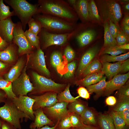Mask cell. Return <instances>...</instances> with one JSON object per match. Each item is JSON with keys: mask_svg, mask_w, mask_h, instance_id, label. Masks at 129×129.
Instances as JSON below:
<instances>
[{"mask_svg": "<svg viewBox=\"0 0 129 129\" xmlns=\"http://www.w3.org/2000/svg\"><path fill=\"white\" fill-rule=\"evenodd\" d=\"M4 105L0 107V117L4 121L11 124L17 129H21V123L27 120L25 115L19 111L12 102L7 98Z\"/></svg>", "mask_w": 129, "mask_h": 129, "instance_id": "cell-4", "label": "cell"}, {"mask_svg": "<svg viewBox=\"0 0 129 129\" xmlns=\"http://www.w3.org/2000/svg\"><path fill=\"white\" fill-rule=\"evenodd\" d=\"M71 127H72L69 114L59 121L57 129H68Z\"/></svg>", "mask_w": 129, "mask_h": 129, "instance_id": "cell-44", "label": "cell"}, {"mask_svg": "<svg viewBox=\"0 0 129 129\" xmlns=\"http://www.w3.org/2000/svg\"><path fill=\"white\" fill-rule=\"evenodd\" d=\"M102 67V65L100 61L97 59H95L88 66L82 74L83 76H86L92 73L101 72Z\"/></svg>", "mask_w": 129, "mask_h": 129, "instance_id": "cell-31", "label": "cell"}, {"mask_svg": "<svg viewBox=\"0 0 129 129\" xmlns=\"http://www.w3.org/2000/svg\"><path fill=\"white\" fill-rule=\"evenodd\" d=\"M115 39L118 46L128 43L129 42V37L125 34L121 29Z\"/></svg>", "mask_w": 129, "mask_h": 129, "instance_id": "cell-43", "label": "cell"}, {"mask_svg": "<svg viewBox=\"0 0 129 129\" xmlns=\"http://www.w3.org/2000/svg\"><path fill=\"white\" fill-rule=\"evenodd\" d=\"M13 36L12 42L18 46L17 52L19 55H27L32 52L34 47L28 41L21 22L15 23Z\"/></svg>", "mask_w": 129, "mask_h": 129, "instance_id": "cell-6", "label": "cell"}, {"mask_svg": "<svg viewBox=\"0 0 129 129\" xmlns=\"http://www.w3.org/2000/svg\"><path fill=\"white\" fill-rule=\"evenodd\" d=\"M108 112L113 119L115 129H124L126 125L125 122L119 115L111 109Z\"/></svg>", "mask_w": 129, "mask_h": 129, "instance_id": "cell-34", "label": "cell"}, {"mask_svg": "<svg viewBox=\"0 0 129 129\" xmlns=\"http://www.w3.org/2000/svg\"><path fill=\"white\" fill-rule=\"evenodd\" d=\"M97 33L93 29H90L82 32L76 37L80 46L83 47L90 44L95 38Z\"/></svg>", "mask_w": 129, "mask_h": 129, "instance_id": "cell-24", "label": "cell"}, {"mask_svg": "<svg viewBox=\"0 0 129 129\" xmlns=\"http://www.w3.org/2000/svg\"><path fill=\"white\" fill-rule=\"evenodd\" d=\"M107 83L106 77L104 76L98 83L86 86V89L90 94L93 93L95 94L94 98L95 100H96L103 95L106 87Z\"/></svg>", "mask_w": 129, "mask_h": 129, "instance_id": "cell-25", "label": "cell"}, {"mask_svg": "<svg viewBox=\"0 0 129 129\" xmlns=\"http://www.w3.org/2000/svg\"><path fill=\"white\" fill-rule=\"evenodd\" d=\"M41 37L43 44V48L45 49L53 45H61L67 41L70 35L69 34H57L43 31Z\"/></svg>", "mask_w": 129, "mask_h": 129, "instance_id": "cell-13", "label": "cell"}, {"mask_svg": "<svg viewBox=\"0 0 129 129\" xmlns=\"http://www.w3.org/2000/svg\"><path fill=\"white\" fill-rule=\"evenodd\" d=\"M17 50L14 45L9 44L4 50L0 51V61L10 64L14 62L16 58Z\"/></svg>", "mask_w": 129, "mask_h": 129, "instance_id": "cell-20", "label": "cell"}, {"mask_svg": "<svg viewBox=\"0 0 129 129\" xmlns=\"http://www.w3.org/2000/svg\"><path fill=\"white\" fill-rule=\"evenodd\" d=\"M88 0H80L76 1L73 5L80 18L85 22L89 21L88 11Z\"/></svg>", "mask_w": 129, "mask_h": 129, "instance_id": "cell-23", "label": "cell"}, {"mask_svg": "<svg viewBox=\"0 0 129 129\" xmlns=\"http://www.w3.org/2000/svg\"><path fill=\"white\" fill-rule=\"evenodd\" d=\"M76 129H101L98 126L85 124H84Z\"/></svg>", "mask_w": 129, "mask_h": 129, "instance_id": "cell-55", "label": "cell"}, {"mask_svg": "<svg viewBox=\"0 0 129 129\" xmlns=\"http://www.w3.org/2000/svg\"><path fill=\"white\" fill-rule=\"evenodd\" d=\"M88 107L87 102L77 99L75 101L69 103L67 108L70 113H75L80 115Z\"/></svg>", "mask_w": 129, "mask_h": 129, "instance_id": "cell-28", "label": "cell"}, {"mask_svg": "<svg viewBox=\"0 0 129 129\" xmlns=\"http://www.w3.org/2000/svg\"><path fill=\"white\" fill-rule=\"evenodd\" d=\"M126 52V50L118 48V46L108 47L103 48L101 54H108L112 56H117Z\"/></svg>", "mask_w": 129, "mask_h": 129, "instance_id": "cell-38", "label": "cell"}, {"mask_svg": "<svg viewBox=\"0 0 129 129\" xmlns=\"http://www.w3.org/2000/svg\"><path fill=\"white\" fill-rule=\"evenodd\" d=\"M27 61L38 71L44 75L49 76L50 72L46 67L44 53L39 48L35 52L28 54Z\"/></svg>", "mask_w": 129, "mask_h": 129, "instance_id": "cell-11", "label": "cell"}, {"mask_svg": "<svg viewBox=\"0 0 129 129\" xmlns=\"http://www.w3.org/2000/svg\"><path fill=\"white\" fill-rule=\"evenodd\" d=\"M28 30L31 32L38 35L41 31L42 27L40 23L33 18H31L28 23Z\"/></svg>", "mask_w": 129, "mask_h": 129, "instance_id": "cell-41", "label": "cell"}, {"mask_svg": "<svg viewBox=\"0 0 129 129\" xmlns=\"http://www.w3.org/2000/svg\"><path fill=\"white\" fill-rule=\"evenodd\" d=\"M25 35L31 45L37 49L40 48L39 37L35 34L30 32L28 29L24 32Z\"/></svg>", "mask_w": 129, "mask_h": 129, "instance_id": "cell-36", "label": "cell"}, {"mask_svg": "<svg viewBox=\"0 0 129 129\" xmlns=\"http://www.w3.org/2000/svg\"><path fill=\"white\" fill-rule=\"evenodd\" d=\"M122 61L111 63L108 62H102L101 72L109 79H111L119 73Z\"/></svg>", "mask_w": 129, "mask_h": 129, "instance_id": "cell-21", "label": "cell"}, {"mask_svg": "<svg viewBox=\"0 0 129 129\" xmlns=\"http://www.w3.org/2000/svg\"><path fill=\"white\" fill-rule=\"evenodd\" d=\"M104 75L101 72L91 74L82 79L76 81L75 84L80 86L86 87L98 83L103 79Z\"/></svg>", "mask_w": 129, "mask_h": 129, "instance_id": "cell-22", "label": "cell"}, {"mask_svg": "<svg viewBox=\"0 0 129 129\" xmlns=\"http://www.w3.org/2000/svg\"><path fill=\"white\" fill-rule=\"evenodd\" d=\"M117 113L124 120L126 125L128 126L129 125V109Z\"/></svg>", "mask_w": 129, "mask_h": 129, "instance_id": "cell-49", "label": "cell"}, {"mask_svg": "<svg viewBox=\"0 0 129 129\" xmlns=\"http://www.w3.org/2000/svg\"><path fill=\"white\" fill-rule=\"evenodd\" d=\"M77 91L79 97L86 100L90 98V94L86 89L84 87L80 86L77 88Z\"/></svg>", "mask_w": 129, "mask_h": 129, "instance_id": "cell-48", "label": "cell"}, {"mask_svg": "<svg viewBox=\"0 0 129 129\" xmlns=\"http://www.w3.org/2000/svg\"><path fill=\"white\" fill-rule=\"evenodd\" d=\"M121 31L126 35L129 36V26L125 25H121Z\"/></svg>", "mask_w": 129, "mask_h": 129, "instance_id": "cell-58", "label": "cell"}, {"mask_svg": "<svg viewBox=\"0 0 129 129\" xmlns=\"http://www.w3.org/2000/svg\"><path fill=\"white\" fill-rule=\"evenodd\" d=\"M118 90L116 93L117 100L129 98V84L128 82Z\"/></svg>", "mask_w": 129, "mask_h": 129, "instance_id": "cell-39", "label": "cell"}, {"mask_svg": "<svg viewBox=\"0 0 129 129\" xmlns=\"http://www.w3.org/2000/svg\"><path fill=\"white\" fill-rule=\"evenodd\" d=\"M111 109L116 112L129 109V98L117 100L116 104Z\"/></svg>", "mask_w": 129, "mask_h": 129, "instance_id": "cell-37", "label": "cell"}, {"mask_svg": "<svg viewBox=\"0 0 129 129\" xmlns=\"http://www.w3.org/2000/svg\"><path fill=\"white\" fill-rule=\"evenodd\" d=\"M0 89L5 93L7 98L11 99L16 97L12 89V82L0 77Z\"/></svg>", "mask_w": 129, "mask_h": 129, "instance_id": "cell-32", "label": "cell"}, {"mask_svg": "<svg viewBox=\"0 0 129 129\" xmlns=\"http://www.w3.org/2000/svg\"><path fill=\"white\" fill-rule=\"evenodd\" d=\"M15 15L13 11H11L9 6L5 5L3 0H0V21Z\"/></svg>", "mask_w": 129, "mask_h": 129, "instance_id": "cell-35", "label": "cell"}, {"mask_svg": "<svg viewBox=\"0 0 129 129\" xmlns=\"http://www.w3.org/2000/svg\"><path fill=\"white\" fill-rule=\"evenodd\" d=\"M36 20L42 27L57 32H65L72 29L71 25L62 20L51 17L41 16L38 17Z\"/></svg>", "mask_w": 129, "mask_h": 129, "instance_id": "cell-8", "label": "cell"}, {"mask_svg": "<svg viewBox=\"0 0 129 129\" xmlns=\"http://www.w3.org/2000/svg\"><path fill=\"white\" fill-rule=\"evenodd\" d=\"M61 53L58 51H55L52 54L50 62L52 66L56 69L61 65L62 59Z\"/></svg>", "mask_w": 129, "mask_h": 129, "instance_id": "cell-40", "label": "cell"}, {"mask_svg": "<svg viewBox=\"0 0 129 129\" xmlns=\"http://www.w3.org/2000/svg\"><path fill=\"white\" fill-rule=\"evenodd\" d=\"M100 49L97 46L93 47L88 50L82 56L78 68L77 74L81 75L98 53Z\"/></svg>", "mask_w": 129, "mask_h": 129, "instance_id": "cell-17", "label": "cell"}, {"mask_svg": "<svg viewBox=\"0 0 129 129\" xmlns=\"http://www.w3.org/2000/svg\"><path fill=\"white\" fill-rule=\"evenodd\" d=\"M129 70V59H128L122 61L119 73H126Z\"/></svg>", "mask_w": 129, "mask_h": 129, "instance_id": "cell-50", "label": "cell"}, {"mask_svg": "<svg viewBox=\"0 0 129 129\" xmlns=\"http://www.w3.org/2000/svg\"><path fill=\"white\" fill-rule=\"evenodd\" d=\"M10 66L9 64L0 61V77L6 73Z\"/></svg>", "mask_w": 129, "mask_h": 129, "instance_id": "cell-51", "label": "cell"}, {"mask_svg": "<svg viewBox=\"0 0 129 129\" xmlns=\"http://www.w3.org/2000/svg\"><path fill=\"white\" fill-rule=\"evenodd\" d=\"M129 77V72L124 74H118L107 81L105 90L103 95L109 96L115 91L119 89L124 85Z\"/></svg>", "mask_w": 129, "mask_h": 129, "instance_id": "cell-14", "label": "cell"}, {"mask_svg": "<svg viewBox=\"0 0 129 129\" xmlns=\"http://www.w3.org/2000/svg\"><path fill=\"white\" fill-rule=\"evenodd\" d=\"M129 57V52L124 54L119 55L112 56L107 54H102L100 59L102 62H120L124 61Z\"/></svg>", "mask_w": 129, "mask_h": 129, "instance_id": "cell-33", "label": "cell"}, {"mask_svg": "<svg viewBox=\"0 0 129 129\" xmlns=\"http://www.w3.org/2000/svg\"><path fill=\"white\" fill-rule=\"evenodd\" d=\"M2 119L0 117V129H1V124Z\"/></svg>", "mask_w": 129, "mask_h": 129, "instance_id": "cell-61", "label": "cell"}, {"mask_svg": "<svg viewBox=\"0 0 129 129\" xmlns=\"http://www.w3.org/2000/svg\"><path fill=\"white\" fill-rule=\"evenodd\" d=\"M15 25L11 17L0 21V36L9 44L12 42Z\"/></svg>", "mask_w": 129, "mask_h": 129, "instance_id": "cell-15", "label": "cell"}, {"mask_svg": "<svg viewBox=\"0 0 129 129\" xmlns=\"http://www.w3.org/2000/svg\"><path fill=\"white\" fill-rule=\"evenodd\" d=\"M70 84H68L64 90L57 94V98L58 102H65L70 103L75 101L80 97L79 96L74 97L72 95L70 91Z\"/></svg>", "mask_w": 129, "mask_h": 129, "instance_id": "cell-29", "label": "cell"}, {"mask_svg": "<svg viewBox=\"0 0 129 129\" xmlns=\"http://www.w3.org/2000/svg\"><path fill=\"white\" fill-rule=\"evenodd\" d=\"M58 94L55 92L50 91L39 95L29 96L35 100L33 108V111L41 108L50 107L55 104L58 102Z\"/></svg>", "mask_w": 129, "mask_h": 129, "instance_id": "cell-12", "label": "cell"}, {"mask_svg": "<svg viewBox=\"0 0 129 129\" xmlns=\"http://www.w3.org/2000/svg\"><path fill=\"white\" fill-rule=\"evenodd\" d=\"M64 54L68 62H70L74 58L75 53L73 49L69 46H67L64 52Z\"/></svg>", "mask_w": 129, "mask_h": 129, "instance_id": "cell-47", "label": "cell"}, {"mask_svg": "<svg viewBox=\"0 0 129 129\" xmlns=\"http://www.w3.org/2000/svg\"><path fill=\"white\" fill-rule=\"evenodd\" d=\"M88 7L89 21L95 23L102 22V19L95 1L88 0Z\"/></svg>", "mask_w": 129, "mask_h": 129, "instance_id": "cell-27", "label": "cell"}, {"mask_svg": "<svg viewBox=\"0 0 129 129\" xmlns=\"http://www.w3.org/2000/svg\"><path fill=\"white\" fill-rule=\"evenodd\" d=\"M76 62L75 61H73L68 64V71L64 74V75L65 78H69L73 75L76 68Z\"/></svg>", "mask_w": 129, "mask_h": 129, "instance_id": "cell-46", "label": "cell"}, {"mask_svg": "<svg viewBox=\"0 0 129 129\" xmlns=\"http://www.w3.org/2000/svg\"><path fill=\"white\" fill-rule=\"evenodd\" d=\"M98 113L93 108L88 106L80 115L82 122L85 124L98 126Z\"/></svg>", "mask_w": 129, "mask_h": 129, "instance_id": "cell-18", "label": "cell"}, {"mask_svg": "<svg viewBox=\"0 0 129 129\" xmlns=\"http://www.w3.org/2000/svg\"><path fill=\"white\" fill-rule=\"evenodd\" d=\"M69 103L65 102H57L52 106L42 108L47 117L55 124L58 121L69 115L70 113L67 108Z\"/></svg>", "mask_w": 129, "mask_h": 129, "instance_id": "cell-9", "label": "cell"}, {"mask_svg": "<svg viewBox=\"0 0 129 129\" xmlns=\"http://www.w3.org/2000/svg\"><path fill=\"white\" fill-rule=\"evenodd\" d=\"M7 98L5 93L2 90L0 89V104L5 102Z\"/></svg>", "mask_w": 129, "mask_h": 129, "instance_id": "cell-56", "label": "cell"}, {"mask_svg": "<svg viewBox=\"0 0 129 129\" xmlns=\"http://www.w3.org/2000/svg\"><path fill=\"white\" fill-rule=\"evenodd\" d=\"M27 61L20 76L12 83V91L16 97L27 96L34 89L29 76L26 72Z\"/></svg>", "mask_w": 129, "mask_h": 129, "instance_id": "cell-7", "label": "cell"}, {"mask_svg": "<svg viewBox=\"0 0 129 129\" xmlns=\"http://www.w3.org/2000/svg\"><path fill=\"white\" fill-rule=\"evenodd\" d=\"M109 30L113 37L115 39L121 30L120 26L113 23L110 20L108 21Z\"/></svg>", "mask_w": 129, "mask_h": 129, "instance_id": "cell-45", "label": "cell"}, {"mask_svg": "<svg viewBox=\"0 0 129 129\" xmlns=\"http://www.w3.org/2000/svg\"><path fill=\"white\" fill-rule=\"evenodd\" d=\"M9 44L3 39L0 36V51L5 49Z\"/></svg>", "mask_w": 129, "mask_h": 129, "instance_id": "cell-54", "label": "cell"}, {"mask_svg": "<svg viewBox=\"0 0 129 129\" xmlns=\"http://www.w3.org/2000/svg\"><path fill=\"white\" fill-rule=\"evenodd\" d=\"M24 63L23 59L21 58L19 59L9 71L4 75V79L12 83L21 74L24 67Z\"/></svg>", "mask_w": 129, "mask_h": 129, "instance_id": "cell-19", "label": "cell"}, {"mask_svg": "<svg viewBox=\"0 0 129 129\" xmlns=\"http://www.w3.org/2000/svg\"><path fill=\"white\" fill-rule=\"evenodd\" d=\"M103 26L104 30L103 48L117 45L115 39L113 37L109 30L108 21L104 23Z\"/></svg>", "mask_w": 129, "mask_h": 129, "instance_id": "cell-30", "label": "cell"}, {"mask_svg": "<svg viewBox=\"0 0 129 129\" xmlns=\"http://www.w3.org/2000/svg\"><path fill=\"white\" fill-rule=\"evenodd\" d=\"M39 12L58 16L68 20L75 17L73 13L68 7L58 1L41 0L39 1Z\"/></svg>", "mask_w": 129, "mask_h": 129, "instance_id": "cell-5", "label": "cell"}, {"mask_svg": "<svg viewBox=\"0 0 129 129\" xmlns=\"http://www.w3.org/2000/svg\"><path fill=\"white\" fill-rule=\"evenodd\" d=\"M59 121H58L55 125L53 127H50L48 125H46L39 128L30 129H57Z\"/></svg>", "mask_w": 129, "mask_h": 129, "instance_id": "cell-59", "label": "cell"}, {"mask_svg": "<svg viewBox=\"0 0 129 129\" xmlns=\"http://www.w3.org/2000/svg\"><path fill=\"white\" fill-rule=\"evenodd\" d=\"M118 48L121 49L125 50L129 49V43L125 44L119 46H118Z\"/></svg>", "mask_w": 129, "mask_h": 129, "instance_id": "cell-60", "label": "cell"}, {"mask_svg": "<svg viewBox=\"0 0 129 129\" xmlns=\"http://www.w3.org/2000/svg\"><path fill=\"white\" fill-rule=\"evenodd\" d=\"M5 1L13 9L15 14L20 19L23 30L29 20L38 11L35 5L25 0H5Z\"/></svg>", "mask_w": 129, "mask_h": 129, "instance_id": "cell-3", "label": "cell"}, {"mask_svg": "<svg viewBox=\"0 0 129 129\" xmlns=\"http://www.w3.org/2000/svg\"><path fill=\"white\" fill-rule=\"evenodd\" d=\"M69 116L73 127L77 128L83 124L81 121L80 116L75 113H70Z\"/></svg>", "mask_w": 129, "mask_h": 129, "instance_id": "cell-42", "label": "cell"}, {"mask_svg": "<svg viewBox=\"0 0 129 129\" xmlns=\"http://www.w3.org/2000/svg\"><path fill=\"white\" fill-rule=\"evenodd\" d=\"M117 100L113 96H109L106 99L105 102L107 105L113 106L116 104Z\"/></svg>", "mask_w": 129, "mask_h": 129, "instance_id": "cell-52", "label": "cell"}, {"mask_svg": "<svg viewBox=\"0 0 129 129\" xmlns=\"http://www.w3.org/2000/svg\"><path fill=\"white\" fill-rule=\"evenodd\" d=\"M35 119L29 125L30 129H37L46 125L50 127L55 124L50 120L44 113L42 108H41L34 111Z\"/></svg>", "mask_w": 129, "mask_h": 129, "instance_id": "cell-16", "label": "cell"}, {"mask_svg": "<svg viewBox=\"0 0 129 129\" xmlns=\"http://www.w3.org/2000/svg\"><path fill=\"white\" fill-rule=\"evenodd\" d=\"M68 129H76L75 128L71 127Z\"/></svg>", "mask_w": 129, "mask_h": 129, "instance_id": "cell-62", "label": "cell"}, {"mask_svg": "<svg viewBox=\"0 0 129 129\" xmlns=\"http://www.w3.org/2000/svg\"><path fill=\"white\" fill-rule=\"evenodd\" d=\"M1 129H17L14 126L10 123L2 120Z\"/></svg>", "mask_w": 129, "mask_h": 129, "instance_id": "cell-53", "label": "cell"}, {"mask_svg": "<svg viewBox=\"0 0 129 129\" xmlns=\"http://www.w3.org/2000/svg\"><path fill=\"white\" fill-rule=\"evenodd\" d=\"M97 124L101 129H115L113 119L108 112L98 113Z\"/></svg>", "mask_w": 129, "mask_h": 129, "instance_id": "cell-26", "label": "cell"}, {"mask_svg": "<svg viewBox=\"0 0 129 129\" xmlns=\"http://www.w3.org/2000/svg\"><path fill=\"white\" fill-rule=\"evenodd\" d=\"M32 75L33 81L32 83L34 89L28 94L29 96L39 95L50 91L58 93L64 89L67 86L66 84L56 83L34 72H32Z\"/></svg>", "mask_w": 129, "mask_h": 129, "instance_id": "cell-2", "label": "cell"}, {"mask_svg": "<svg viewBox=\"0 0 129 129\" xmlns=\"http://www.w3.org/2000/svg\"><path fill=\"white\" fill-rule=\"evenodd\" d=\"M11 99L17 109L25 115L27 120L34 121L35 117L33 108L35 99L29 96H22Z\"/></svg>", "mask_w": 129, "mask_h": 129, "instance_id": "cell-10", "label": "cell"}, {"mask_svg": "<svg viewBox=\"0 0 129 129\" xmlns=\"http://www.w3.org/2000/svg\"><path fill=\"white\" fill-rule=\"evenodd\" d=\"M125 25L129 26V16L128 13H125L121 22V25Z\"/></svg>", "mask_w": 129, "mask_h": 129, "instance_id": "cell-57", "label": "cell"}, {"mask_svg": "<svg viewBox=\"0 0 129 129\" xmlns=\"http://www.w3.org/2000/svg\"><path fill=\"white\" fill-rule=\"evenodd\" d=\"M102 22L110 20L119 26L118 22L122 17V11L118 1L98 0L95 1Z\"/></svg>", "mask_w": 129, "mask_h": 129, "instance_id": "cell-1", "label": "cell"}]
</instances>
